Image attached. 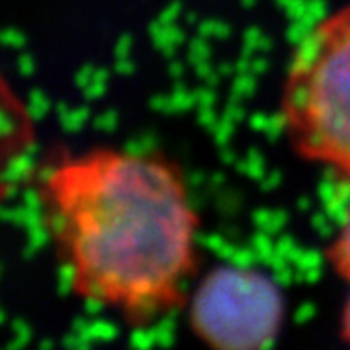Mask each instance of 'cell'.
I'll use <instances>...</instances> for the list:
<instances>
[{
    "label": "cell",
    "instance_id": "obj_2",
    "mask_svg": "<svg viewBox=\"0 0 350 350\" xmlns=\"http://www.w3.org/2000/svg\"><path fill=\"white\" fill-rule=\"evenodd\" d=\"M291 152L350 186V0L293 44L277 104Z\"/></svg>",
    "mask_w": 350,
    "mask_h": 350
},
{
    "label": "cell",
    "instance_id": "obj_3",
    "mask_svg": "<svg viewBox=\"0 0 350 350\" xmlns=\"http://www.w3.org/2000/svg\"><path fill=\"white\" fill-rule=\"evenodd\" d=\"M188 319L209 350H268L285 321V295L268 272L221 264L196 283Z\"/></svg>",
    "mask_w": 350,
    "mask_h": 350
},
{
    "label": "cell",
    "instance_id": "obj_5",
    "mask_svg": "<svg viewBox=\"0 0 350 350\" xmlns=\"http://www.w3.org/2000/svg\"><path fill=\"white\" fill-rule=\"evenodd\" d=\"M340 334L342 340L350 346V281H348V297L342 306V317H340Z\"/></svg>",
    "mask_w": 350,
    "mask_h": 350
},
{
    "label": "cell",
    "instance_id": "obj_1",
    "mask_svg": "<svg viewBox=\"0 0 350 350\" xmlns=\"http://www.w3.org/2000/svg\"><path fill=\"white\" fill-rule=\"evenodd\" d=\"M38 219L70 291L146 327L184 306L201 215L182 165L157 150H57L34 173Z\"/></svg>",
    "mask_w": 350,
    "mask_h": 350
},
{
    "label": "cell",
    "instance_id": "obj_4",
    "mask_svg": "<svg viewBox=\"0 0 350 350\" xmlns=\"http://www.w3.org/2000/svg\"><path fill=\"white\" fill-rule=\"evenodd\" d=\"M325 260L340 279H344L346 283L350 281V207L340 219L334 239L325 247Z\"/></svg>",
    "mask_w": 350,
    "mask_h": 350
}]
</instances>
